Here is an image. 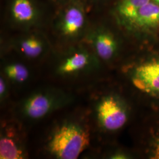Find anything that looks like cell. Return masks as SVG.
<instances>
[{
  "instance_id": "ba28073f",
  "label": "cell",
  "mask_w": 159,
  "mask_h": 159,
  "mask_svg": "<svg viewBox=\"0 0 159 159\" xmlns=\"http://www.w3.org/2000/svg\"><path fill=\"white\" fill-rule=\"evenodd\" d=\"M12 48L27 63H36L43 60L50 50L46 37L37 32L19 36L12 41Z\"/></svg>"
},
{
  "instance_id": "30bf717a",
  "label": "cell",
  "mask_w": 159,
  "mask_h": 159,
  "mask_svg": "<svg viewBox=\"0 0 159 159\" xmlns=\"http://www.w3.org/2000/svg\"><path fill=\"white\" fill-rule=\"evenodd\" d=\"M1 73L8 81L12 90H16L26 88L34 79L33 68L24 60H4L1 63Z\"/></svg>"
},
{
  "instance_id": "7a4b0ae2",
  "label": "cell",
  "mask_w": 159,
  "mask_h": 159,
  "mask_svg": "<svg viewBox=\"0 0 159 159\" xmlns=\"http://www.w3.org/2000/svg\"><path fill=\"white\" fill-rule=\"evenodd\" d=\"M102 63L85 42L70 46L46 66L54 84L73 90L94 85Z\"/></svg>"
},
{
  "instance_id": "52a82bcc",
  "label": "cell",
  "mask_w": 159,
  "mask_h": 159,
  "mask_svg": "<svg viewBox=\"0 0 159 159\" xmlns=\"http://www.w3.org/2000/svg\"><path fill=\"white\" fill-rule=\"evenodd\" d=\"M83 41L91 48L102 64L111 62L118 54V40L106 28L98 27L88 30Z\"/></svg>"
},
{
  "instance_id": "7c38bea8",
  "label": "cell",
  "mask_w": 159,
  "mask_h": 159,
  "mask_svg": "<svg viewBox=\"0 0 159 159\" xmlns=\"http://www.w3.org/2000/svg\"><path fill=\"white\" fill-rule=\"evenodd\" d=\"M159 27V5L150 1L142 7L129 28L150 30Z\"/></svg>"
},
{
  "instance_id": "4fadbf2b",
  "label": "cell",
  "mask_w": 159,
  "mask_h": 159,
  "mask_svg": "<svg viewBox=\"0 0 159 159\" xmlns=\"http://www.w3.org/2000/svg\"><path fill=\"white\" fill-rule=\"evenodd\" d=\"M150 1L121 0L116 8V13L120 22L129 27L139 10Z\"/></svg>"
},
{
  "instance_id": "277c9868",
  "label": "cell",
  "mask_w": 159,
  "mask_h": 159,
  "mask_svg": "<svg viewBox=\"0 0 159 159\" xmlns=\"http://www.w3.org/2000/svg\"><path fill=\"white\" fill-rule=\"evenodd\" d=\"M90 90L87 109L94 128L108 133L121 129L127 123L129 116L124 100L114 93L101 95Z\"/></svg>"
},
{
  "instance_id": "2e32d148",
  "label": "cell",
  "mask_w": 159,
  "mask_h": 159,
  "mask_svg": "<svg viewBox=\"0 0 159 159\" xmlns=\"http://www.w3.org/2000/svg\"><path fill=\"white\" fill-rule=\"evenodd\" d=\"M151 158L153 159H159V138L155 143L153 154Z\"/></svg>"
},
{
  "instance_id": "5b68a950",
  "label": "cell",
  "mask_w": 159,
  "mask_h": 159,
  "mask_svg": "<svg viewBox=\"0 0 159 159\" xmlns=\"http://www.w3.org/2000/svg\"><path fill=\"white\" fill-rule=\"evenodd\" d=\"M27 127L11 116L0 127V159H25L29 157Z\"/></svg>"
},
{
  "instance_id": "5bb4252c",
  "label": "cell",
  "mask_w": 159,
  "mask_h": 159,
  "mask_svg": "<svg viewBox=\"0 0 159 159\" xmlns=\"http://www.w3.org/2000/svg\"><path fill=\"white\" fill-rule=\"evenodd\" d=\"M11 85L6 77L0 73V104L4 107L9 102L11 95Z\"/></svg>"
},
{
  "instance_id": "8fae6325",
  "label": "cell",
  "mask_w": 159,
  "mask_h": 159,
  "mask_svg": "<svg viewBox=\"0 0 159 159\" xmlns=\"http://www.w3.org/2000/svg\"><path fill=\"white\" fill-rule=\"evenodd\" d=\"M10 12L12 22L21 27H31L38 18V11L32 0H12Z\"/></svg>"
},
{
  "instance_id": "e0dca14e",
  "label": "cell",
  "mask_w": 159,
  "mask_h": 159,
  "mask_svg": "<svg viewBox=\"0 0 159 159\" xmlns=\"http://www.w3.org/2000/svg\"><path fill=\"white\" fill-rule=\"evenodd\" d=\"M154 2H155L156 3H157V4H158L159 5V0H153Z\"/></svg>"
},
{
  "instance_id": "3957f363",
  "label": "cell",
  "mask_w": 159,
  "mask_h": 159,
  "mask_svg": "<svg viewBox=\"0 0 159 159\" xmlns=\"http://www.w3.org/2000/svg\"><path fill=\"white\" fill-rule=\"evenodd\" d=\"M73 90L52 84L36 88L12 105L11 116L27 127L67 108L75 101Z\"/></svg>"
},
{
  "instance_id": "8992f818",
  "label": "cell",
  "mask_w": 159,
  "mask_h": 159,
  "mask_svg": "<svg viewBox=\"0 0 159 159\" xmlns=\"http://www.w3.org/2000/svg\"><path fill=\"white\" fill-rule=\"evenodd\" d=\"M55 30L59 38L68 44L83 40L88 30L83 7L77 3L68 6L56 23Z\"/></svg>"
},
{
  "instance_id": "6da1fadb",
  "label": "cell",
  "mask_w": 159,
  "mask_h": 159,
  "mask_svg": "<svg viewBox=\"0 0 159 159\" xmlns=\"http://www.w3.org/2000/svg\"><path fill=\"white\" fill-rule=\"evenodd\" d=\"M94 130L88 109H77L51 125L43 143V153L50 159H78L91 147Z\"/></svg>"
},
{
  "instance_id": "9a60e30c",
  "label": "cell",
  "mask_w": 159,
  "mask_h": 159,
  "mask_svg": "<svg viewBox=\"0 0 159 159\" xmlns=\"http://www.w3.org/2000/svg\"><path fill=\"white\" fill-rule=\"evenodd\" d=\"M108 159H129V156L123 151H116L109 154Z\"/></svg>"
},
{
  "instance_id": "9c48e42d",
  "label": "cell",
  "mask_w": 159,
  "mask_h": 159,
  "mask_svg": "<svg viewBox=\"0 0 159 159\" xmlns=\"http://www.w3.org/2000/svg\"><path fill=\"white\" fill-rule=\"evenodd\" d=\"M130 80L138 90L159 96V59H154L135 67L131 71Z\"/></svg>"
}]
</instances>
